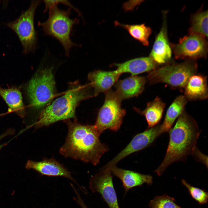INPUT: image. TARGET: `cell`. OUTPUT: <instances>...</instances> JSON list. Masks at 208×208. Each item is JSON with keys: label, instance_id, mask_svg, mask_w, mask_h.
Instances as JSON below:
<instances>
[{"label": "cell", "instance_id": "7", "mask_svg": "<svg viewBox=\"0 0 208 208\" xmlns=\"http://www.w3.org/2000/svg\"><path fill=\"white\" fill-rule=\"evenodd\" d=\"M53 70V67L40 70L29 83L28 95L31 105L35 108L43 107L54 97L55 83Z\"/></svg>", "mask_w": 208, "mask_h": 208}, {"label": "cell", "instance_id": "12", "mask_svg": "<svg viewBox=\"0 0 208 208\" xmlns=\"http://www.w3.org/2000/svg\"><path fill=\"white\" fill-rule=\"evenodd\" d=\"M166 14H163L162 27L149 56L159 66L171 62L172 51L168 36Z\"/></svg>", "mask_w": 208, "mask_h": 208}, {"label": "cell", "instance_id": "8", "mask_svg": "<svg viewBox=\"0 0 208 208\" xmlns=\"http://www.w3.org/2000/svg\"><path fill=\"white\" fill-rule=\"evenodd\" d=\"M121 101L115 91L110 90L106 92L104 103L94 125L100 134L106 130L116 131L120 128L126 114L121 107Z\"/></svg>", "mask_w": 208, "mask_h": 208}, {"label": "cell", "instance_id": "5", "mask_svg": "<svg viewBox=\"0 0 208 208\" xmlns=\"http://www.w3.org/2000/svg\"><path fill=\"white\" fill-rule=\"evenodd\" d=\"M198 69L196 60L179 63L171 62L150 72L146 78L150 85L164 83L173 89L183 90L190 77L197 73Z\"/></svg>", "mask_w": 208, "mask_h": 208}, {"label": "cell", "instance_id": "26", "mask_svg": "<svg viewBox=\"0 0 208 208\" xmlns=\"http://www.w3.org/2000/svg\"><path fill=\"white\" fill-rule=\"evenodd\" d=\"M14 133V131L12 129H9L7 130L5 132L0 135V141L4 138L6 136L11 134ZM7 143H4L3 144H0V150L4 146L6 145Z\"/></svg>", "mask_w": 208, "mask_h": 208}, {"label": "cell", "instance_id": "11", "mask_svg": "<svg viewBox=\"0 0 208 208\" xmlns=\"http://www.w3.org/2000/svg\"><path fill=\"white\" fill-rule=\"evenodd\" d=\"M100 170L90 179V189L93 192L99 194L109 208H120L111 171L108 168Z\"/></svg>", "mask_w": 208, "mask_h": 208}, {"label": "cell", "instance_id": "17", "mask_svg": "<svg viewBox=\"0 0 208 208\" xmlns=\"http://www.w3.org/2000/svg\"><path fill=\"white\" fill-rule=\"evenodd\" d=\"M121 74L113 71L95 70L90 73L88 78L93 89L94 96L100 92H106L118 81Z\"/></svg>", "mask_w": 208, "mask_h": 208}, {"label": "cell", "instance_id": "18", "mask_svg": "<svg viewBox=\"0 0 208 208\" xmlns=\"http://www.w3.org/2000/svg\"><path fill=\"white\" fill-rule=\"evenodd\" d=\"M115 70L120 74L129 73L132 76L146 72H149L159 66L149 57L133 59L121 63H115Z\"/></svg>", "mask_w": 208, "mask_h": 208}, {"label": "cell", "instance_id": "15", "mask_svg": "<svg viewBox=\"0 0 208 208\" xmlns=\"http://www.w3.org/2000/svg\"><path fill=\"white\" fill-rule=\"evenodd\" d=\"M183 90L187 101L203 100L208 97L207 77L203 74H194L189 79Z\"/></svg>", "mask_w": 208, "mask_h": 208}, {"label": "cell", "instance_id": "24", "mask_svg": "<svg viewBox=\"0 0 208 208\" xmlns=\"http://www.w3.org/2000/svg\"><path fill=\"white\" fill-rule=\"evenodd\" d=\"M150 208H182L175 202L174 198L166 194L155 196L148 204Z\"/></svg>", "mask_w": 208, "mask_h": 208}, {"label": "cell", "instance_id": "21", "mask_svg": "<svg viewBox=\"0 0 208 208\" xmlns=\"http://www.w3.org/2000/svg\"><path fill=\"white\" fill-rule=\"evenodd\" d=\"M0 96L9 107V112H14L23 117L24 110L21 93L16 88H3L0 87Z\"/></svg>", "mask_w": 208, "mask_h": 208}, {"label": "cell", "instance_id": "4", "mask_svg": "<svg viewBox=\"0 0 208 208\" xmlns=\"http://www.w3.org/2000/svg\"><path fill=\"white\" fill-rule=\"evenodd\" d=\"M49 16L45 21H39L38 25L42 27L44 34L57 39L63 47L65 53L69 55L70 49L78 44L73 42L70 38L73 26L79 23L77 18H70V8L66 10L59 9L54 5L49 10Z\"/></svg>", "mask_w": 208, "mask_h": 208}, {"label": "cell", "instance_id": "9", "mask_svg": "<svg viewBox=\"0 0 208 208\" xmlns=\"http://www.w3.org/2000/svg\"><path fill=\"white\" fill-rule=\"evenodd\" d=\"M176 59L196 60L207 56L208 42L206 37L194 33L181 38L178 43L170 44Z\"/></svg>", "mask_w": 208, "mask_h": 208}, {"label": "cell", "instance_id": "6", "mask_svg": "<svg viewBox=\"0 0 208 208\" xmlns=\"http://www.w3.org/2000/svg\"><path fill=\"white\" fill-rule=\"evenodd\" d=\"M39 0H32L29 6L13 21L6 25L17 35L23 48V52L27 54L35 51L37 46V37L34 25L36 10L40 4Z\"/></svg>", "mask_w": 208, "mask_h": 208}, {"label": "cell", "instance_id": "23", "mask_svg": "<svg viewBox=\"0 0 208 208\" xmlns=\"http://www.w3.org/2000/svg\"><path fill=\"white\" fill-rule=\"evenodd\" d=\"M189 33L196 34L208 37V11L200 10L192 15Z\"/></svg>", "mask_w": 208, "mask_h": 208}, {"label": "cell", "instance_id": "14", "mask_svg": "<svg viewBox=\"0 0 208 208\" xmlns=\"http://www.w3.org/2000/svg\"><path fill=\"white\" fill-rule=\"evenodd\" d=\"M25 168L28 169L34 170L43 175L63 177L77 183L70 172L53 159H45L39 161L29 160L25 165Z\"/></svg>", "mask_w": 208, "mask_h": 208}, {"label": "cell", "instance_id": "20", "mask_svg": "<svg viewBox=\"0 0 208 208\" xmlns=\"http://www.w3.org/2000/svg\"><path fill=\"white\" fill-rule=\"evenodd\" d=\"M187 101L183 95H179L174 99L168 107L161 125L162 133L169 131L175 120L185 110Z\"/></svg>", "mask_w": 208, "mask_h": 208}, {"label": "cell", "instance_id": "25", "mask_svg": "<svg viewBox=\"0 0 208 208\" xmlns=\"http://www.w3.org/2000/svg\"><path fill=\"white\" fill-rule=\"evenodd\" d=\"M181 183L187 189L189 193L192 197L200 204H206L208 201V193L205 190L195 187L187 183L183 179Z\"/></svg>", "mask_w": 208, "mask_h": 208}, {"label": "cell", "instance_id": "19", "mask_svg": "<svg viewBox=\"0 0 208 208\" xmlns=\"http://www.w3.org/2000/svg\"><path fill=\"white\" fill-rule=\"evenodd\" d=\"M166 104L162 99L157 96L153 101L147 103L146 108L141 111L136 108V111L144 116L148 124L147 129L157 125L161 120Z\"/></svg>", "mask_w": 208, "mask_h": 208}, {"label": "cell", "instance_id": "1", "mask_svg": "<svg viewBox=\"0 0 208 208\" xmlns=\"http://www.w3.org/2000/svg\"><path fill=\"white\" fill-rule=\"evenodd\" d=\"M68 132L60 153L65 157L81 160L96 165L109 150L101 141L100 134L94 125H82L76 120L64 121Z\"/></svg>", "mask_w": 208, "mask_h": 208}, {"label": "cell", "instance_id": "3", "mask_svg": "<svg viewBox=\"0 0 208 208\" xmlns=\"http://www.w3.org/2000/svg\"><path fill=\"white\" fill-rule=\"evenodd\" d=\"M90 84H72L65 93L40 112L38 120L30 127L36 129L49 126L57 121L75 118L76 109L81 101L94 96Z\"/></svg>", "mask_w": 208, "mask_h": 208}, {"label": "cell", "instance_id": "16", "mask_svg": "<svg viewBox=\"0 0 208 208\" xmlns=\"http://www.w3.org/2000/svg\"><path fill=\"white\" fill-rule=\"evenodd\" d=\"M108 168L112 174L121 180L125 193L133 187L141 186L144 183L151 185L153 183V177L150 175L122 169L116 166Z\"/></svg>", "mask_w": 208, "mask_h": 208}, {"label": "cell", "instance_id": "22", "mask_svg": "<svg viewBox=\"0 0 208 208\" xmlns=\"http://www.w3.org/2000/svg\"><path fill=\"white\" fill-rule=\"evenodd\" d=\"M116 25L120 26L127 30L131 35L140 42L144 45L147 46L149 44L148 38L152 33L151 28L144 24L139 25L122 24L115 21Z\"/></svg>", "mask_w": 208, "mask_h": 208}, {"label": "cell", "instance_id": "2", "mask_svg": "<svg viewBox=\"0 0 208 208\" xmlns=\"http://www.w3.org/2000/svg\"><path fill=\"white\" fill-rule=\"evenodd\" d=\"M169 131V141L165 156L154 171L159 176L170 165L185 160L193 153L200 132L195 120L185 110Z\"/></svg>", "mask_w": 208, "mask_h": 208}, {"label": "cell", "instance_id": "13", "mask_svg": "<svg viewBox=\"0 0 208 208\" xmlns=\"http://www.w3.org/2000/svg\"><path fill=\"white\" fill-rule=\"evenodd\" d=\"M147 81L145 77L131 75L118 81L114 84L116 89L115 91L121 101L137 96L143 91Z\"/></svg>", "mask_w": 208, "mask_h": 208}, {"label": "cell", "instance_id": "10", "mask_svg": "<svg viewBox=\"0 0 208 208\" xmlns=\"http://www.w3.org/2000/svg\"><path fill=\"white\" fill-rule=\"evenodd\" d=\"M161 133V125H158L137 134L124 149L102 168H109L116 166L120 161L128 155L150 145Z\"/></svg>", "mask_w": 208, "mask_h": 208}]
</instances>
